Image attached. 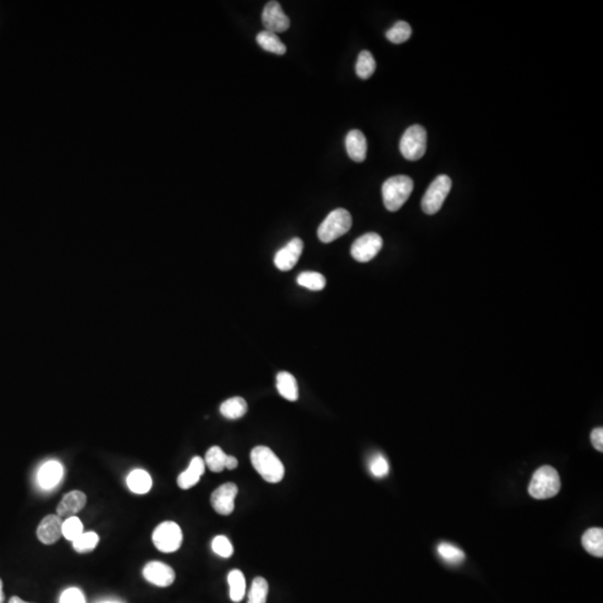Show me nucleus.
<instances>
[{"label":"nucleus","mask_w":603,"mask_h":603,"mask_svg":"<svg viewBox=\"0 0 603 603\" xmlns=\"http://www.w3.org/2000/svg\"><path fill=\"white\" fill-rule=\"evenodd\" d=\"M251 461L253 467L267 483L276 484L284 478V465L268 447H255L251 452Z\"/></svg>","instance_id":"nucleus-1"},{"label":"nucleus","mask_w":603,"mask_h":603,"mask_svg":"<svg viewBox=\"0 0 603 603\" xmlns=\"http://www.w3.org/2000/svg\"><path fill=\"white\" fill-rule=\"evenodd\" d=\"M414 190V181L408 176H394L382 184L383 204L389 211H398Z\"/></svg>","instance_id":"nucleus-2"},{"label":"nucleus","mask_w":603,"mask_h":603,"mask_svg":"<svg viewBox=\"0 0 603 603\" xmlns=\"http://www.w3.org/2000/svg\"><path fill=\"white\" fill-rule=\"evenodd\" d=\"M561 489V478L556 468L542 466L533 475L529 493L536 500H547L556 496Z\"/></svg>","instance_id":"nucleus-3"},{"label":"nucleus","mask_w":603,"mask_h":603,"mask_svg":"<svg viewBox=\"0 0 603 603\" xmlns=\"http://www.w3.org/2000/svg\"><path fill=\"white\" fill-rule=\"evenodd\" d=\"M352 227L351 213L339 208L328 213L317 229V236L322 243H332L346 235Z\"/></svg>","instance_id":"nucleus-4"},{"label":"nucleus","mask_w":603,"mask_h":603,"mask_svg":"<svg viewBox=\"0 0 603 603\" xmlns=\"http://www.w3.org/2000/svg\"><path fill=\"white\" fill-rule=\"evenodd\" d=\"M427 150V131L423 125H411L400 140V152L409 161H417Z\"/></svg>","instance_id":"nucleus-5"},{"label":"nucleus","mask_w":603,"mask_h":603,"mask_svg":"<svg viewBox=\"0 0 603 603\" xmlns=\"http://www.w3.org/2000/svg\"><path fill=\"white\" fill-rule=\"evenodd\" d=\"M452 179L445 175L438 176L432 181L421 201V207L427 215H435L441 209L452 190Z\"/></svg>","instance_id":"nucleus-6"},{"label":"nucleus","mask_w":603,"mask_h":603,"mask_svg":"<svg viewBox=\"0 0 603 603\" xmlns=\"http://www.w3.org/2000/svg\"><path fill=\"white\" fill-rule=\"evenodd\" d=\"M152 541L161 552H176L182 544V531L175 522H163L154 529Z\"/></svg>","instance_id":"nucleus-7"},{"label":"nucleus","mask_w":603,"mask_h":603,"mask_svg":"<svg viewBox=\"0 0 603 603\" xmlns=\"http://www.w3.org/2000/svg\"><path fill=\"white\" fill-rule=\"evenodd\" d=\"M383 240L377 233H368L359 237L351 247L352 257L360 263H368L381 251Z\"/></svg>","instance_id":"nucleus-8"},{"label":"nucleus","mask_w":603,"mask_h":603,"mask_svg":"<svg viewBox=\"0 0 603 603\" xmlns=\"http://www.w3.org/2000/svg\"><path fill=\"white\" fill-rule=\"evenodd\" d=\"M262 21L265 30L275 34L284 33L290 26V18L283 12L278 1H269L266 3V6L264 7Z\"/></svg>","instance_id":"nucleus-9"},{"label":"nucleus","mask_w":603,"mask_h":603,"mask_svg":"<svg viewBox=\"0 0 603 603\" xmlns=\"http://www.w3.org/2000/svg\"><path fill=\"white\" fill-rule=\"evenodd\" d=\"M238 494V487L234 483H226L219 486L211 494V505L218 514L231 515L235 509V498Z\"/></svg>","instance_id":"nucleus-10"},{"label":"nucleus","mask_w":603,"mask_h":603,"mask_svg":"<svg viewBox=\"0 0 603 603\" xmlns=\"http://www.w3.org/2000/svg\"><path fill=\"white\" fill-rule=\"evenodd\" d=\"M304 248V244L299 238H293L283 248L279 249L274 257L275 266L279 271L288 272L295 266Z\"/></svg>","instance_id":"nucleus-11"},{"label":"nucleus","mask_w":603,"mask_h":603,"mask_svg":"<svg viewBox=\"0 0 603 603\" xmlns=\"http://www.w3.org/2000/svg\"><path fill=\"white\" fill-rule=\"evenodd\" d=\"M143 577L152 583L154 586L160 588H167L175 582L176 573L173 569L162 562H150L143 569Z\"/></svg>","instance_id":"nucleus-12"},{"label":"nucleus","mask_w":603,"mask_h":603,"mask_svg":"<svg viewBox=\"0 0 603 603\" xmlns=\"http://www.w3.org/2000/svg\"><path fill=\"white\" fill-rule=\"evenodd\" d=\"M62 518L59 515H47L44 520L39 523L37 529V538L43 544H54L63 536Z\"/></svg>","instance_id":"nucleus-13"},{"label":"nucleus","mask_w":603,"mask_h":603,"mask_svg":"<svg viewBox=\"0 0 603 603\" xmlns=\"http://www.w3.org/2000/svg\"><path fill=\"white\" fill-rule=\"evenodd\" d=\"M62 477L63 466L56 461H46L42 467L39 468L37 474L39 485L45 491H50L56 487Z\"/></svg>","instance_id":"nucleus-14"},{"label":"nucleus","mask_w":603,"mask_h":603,"mask_svg":"<svg viewBox=\"0 0 603 603\" xmlns=\"http://www.w3.org/2000/svg\"><path fill=\"white\" fill-rule=\"evenodd\" d=\"M86 505V495L83 491H72L65 496L57 506V515L59 518H72L82 511Z\"/></svg>","instance_id":"nucleus-15"},{"label":"nucleus","mask_w":603,"mask_h":603,"mask_svg":"<svg viewBox=\"0 0 603 603\" xmlns=\"http://www.w3.org/2000/svg\"><path fill=\"white\" fill-rule=\"evenodd\" d=\"M346 148L349 157L355 162H363L367 158V139L360 130L350 131L346 138Z\"/></svg>","instance_id":"nucleus-16"},{"label":"nucleus","mask_w":603,"mask_h":603,"mask_svg":"<svg viewBox=\"0 0 603 603\" xmlns=\"http://www.w3.org/2000/svg\"><path fill=\"white\" fill-rule=\"evenodd\" d=\"M204 467H206V464H204V459L198 457V456L193 457L191 461H190L189 467L187 468L178 477V485H179V487L181 489H189V488L197 485L199 479L204 475Z\"/></svg>","instance_id":"nucleus-17"},{"label":"nucleus","mask_w":603,"mask_h":603,"mask_svg":"<svg viewBox=\"0 0 603 603\" xmlns=\"http://www.w3.org/2000/svg\"><path fill=\"white\" fill-rule=\"evenodd\" d=\"M276 387L278 394L288 401H296L299 399V385L295 377L286 371H282L276 377Z\"/></svg>","instance_id":"nucleus-18"},{"label":"nucleus","mask_w":603,"mask_h":603,"mask_svg":"<svg viewBox=\"0 0 603 603\" xmlns=\"http://www.w3.org/2000/svg\"><path fill=\"white\" fill-rule=\"evenodd\" d=\"M582 545L591 556H603V529L601 527L589 529L582 536Z\"/></svg>","instance_id":"nucleus-19"},{"label":"nucleus","mask_w":603,"mask_h":603,"mask_svg":"<svg viewBox=\"0 0 603 603\" xmlns=\"http://www.w3.org/2000/svg\"><path fill=\"white\" fill-rule=\"evenodd\" d=\"M127 487L136 494H147L152 487V478L143 469H136L127 478Z\"/></svg>","instance_id":"nucleus-20"},{"label":"nucleus","mask_w":603,"mask_h":603,"mask_svg":"<svg viewBox=\"0 0 603 603\" xmlns=\"http://www.w3.org/2000/svg\"><path fill=\"white\" fill-rule=\"evenodd\" d=\"M248 410V405L242 396H234L222 402L220 405V414L227 419L235 420L244 417Z\"/></svg>","instance_id":"nucleus-21"},{"label":"nucleus","mask_w":603,"mask_h":603,"mask_svg":"<svg viewBox=\"0 0 603 603\" xmlns=\"http://www.w3.org/2000/svg\"><path fill=\"white\" fill-rule=\"evenodd\" d=\"M256 41H257L260 47L269 53L276 54V55H284L286 53V46L282 43L281 39L275 33L264 30L258 34Z\"/></svg>","instance_id":"nucleus-22"},{"label":"nucleus","mask_w":603,"mask_h":603,"mask_svg":"<svg viewBox=\"0 0 603 603\" xmlns=\"http://www.w3.org/2000/svg\"><path fill=\"white\" fill-rule=\"evenodd\" d=\"M228 584H229V595L231 601L240 602L246 593V581L243 572L240 570H233L228 574Z\"/></svg>","instance_id":"nucleus-23"},{"label":"nucleus","mask_w":603,"mask_h":603,"mask_svg":"<svg viewBox=\"0 0 603 603\" xmlns=\"http://www.w3.org/2000/svg\"><path fill=\"white\" fill-rule=\"evenodd\" d=\"M377 63L372 54L369 50H362L359 54L358 62L355 65V72L362 80H368L376 72Z\"/></svg>","instance_id":"nucleus-24"},{"label":"nucleus","mask_w":603,"mask_h":603,"mask_svg":"<svg viewBox=\"0 0 603 603\" xmlns=\"http://www.w3.org/2000/svg\"><path fill=\"white\" fill-rule=\"evenodd\" d=\"M437 552L441 559L444 560L448 564H461V562L466 559L464 551L461 550L458 547L446 543V542H443L438 545Z\"/></svg>","instance_id":"nucleus-25"},{"label":"nucleus","mask_w":603,"mask_h":603,"mask_svg":"<svg viewBox=\"0 0 603 603\" xmlns=\"http://www.w3.org/2000/svg\"><path fill=\"white\" fill-rule=\"evenodd\" d=\"M227 456L220 447L213 446L206 454L204 464L207 465L208 468L213 473H222L226 468Z\"/></svg>","instance_id":"nucleus-26"},{"label":"nucleus","mask_w":603,"mask_h":603,"mask_svg":"<svg viewBox=\"0 0 603 603\" xmlns=\"http://www.w3.org/2000/svg\"><path fill=\"white\" fill-rule=\"evenodd\" d=\"M411 34H412V30H411L410 25L407 21H396V24L388 30L385 36L391 43L402 44L410 39Z\"/></svg>","instance_id":"nucleus-27"},{"label":"nucleus","mask_w":603,"mask_h":603,"mask_svg":"<svg viewBox=\"0 0 603 603\" xmlns=\"http://www.w3.org/2000/svg\"><path fill=\"white\" fill-rule=\"evenodd\" d=\"M297 284L310 290H322L326 285V279L322 274L317 272H304L297 277Z\"/></svg>","instance_id":"nucleus-28"},{"label":"nucleus","mask_w":603,"mask_h":603,"mask_svg":"<svg viewBox=\"0 0 603 603\" xmlns=\"http://www.w3.org/2000/svg\"><path fill=\"white\" fill-rule=\"evenodd\" d=\"M268 595V583L264 578H256L251 584L247 603H266Z\"/></svg>","instance_id":"nucleus-29"},{"label":"nucleus","mask_w":603,"mask_h":603,"mask_svg":"<svg viewBox=\"0 0 603 603\" xmlns=\"http://www.w3.org/2000/svg\"><path fill=\"white\" fill-rule=\"evenodd\" d=\"M98 541L100 538L96 533L86 532L81 534L75 541H73V547L78 553L91 552L98 547Z\"/></svg>","instance_id":"nucleus-30"},{"label":"nucleus","mask_w":603,"mask_h":603,"mask_svg":"<svg viewBox=\"0 0 603 603\" xmlns=\"http://www.w3.org/2000/svg\"><path fill=\"white\" fill-rule=\"evenodd\" d=\"M83 533V524L76 516L66 518L63 522V536L68 541H75Z\"/></svg>","instance_id":"nucleus-31"},{"label":"nucleus","mask_w":603,"mask_h":603,"mask_svg":"<svg viewBox=\"0 0 603 603\" xmlns=\"http://www.w3.org/2000/svg\"><path fill=\"white\" fill-rule=\"evenodd\" d=\"M369 467L371 474L377 478H383V477L387 476L389 474V469H390L387 459L381 454L373 456L372 459L370 461Z\"/></svg>","instance_id":"nucleus-32"},{"label":"nucleus","mask_w":603,"mask_h":603,"mask_svg":"<svg viewBox=\"0 0 603 603\" xmlns=\"http://www.w3.org/2000/svg\"><path fill=\"white\" fill-rule=\"evenodd\" d=\"M211 547H213V552L216 553L217 556L226 558V559L231 558L233 556V553H234L233 544L224 536H218L213 538Z\"/></svg>","instance_id":"nucleus-33"},{"label":"nucleus","mask_w":603,"mask_h":603,"mask_svg":"<svg viewBox=\"0 0 603 603\" xmlns=\"http://www.w3.org/2000/svg\"><path fill=\"white\" fill-rule=\"evenodd\" d=\"M59 603H86V600L80 589L70 588L63 592Z\"/></svg>","instance_id":"nucleus-34"},{"label":"nucleus","mask_w":603,"mask_h":603,"mask_svg":"<svg viewBox=\"0 0 603 603\" xmlns=\"http://www.w3.org/2000/svg\"><path fill=\"white\" fill-rule=\"evenodd\" d=\"M591 441L595 449L600 452H603V429L601 427L593 429V432H591Z\"/></svg>","instance_id":"nucleus-35"},{"label":"nucleus","mask_w":603,"mask_h":603,"mask_svg":"<svg viewBox=\"0 0 603 603\" xmlns=\"http://www.w3.org/2000/svg\"><path fill=\"white\" fill-rule=\"evenodd\" d=\"M238 466V461L234 456H227L226 458V468L229 470L236 469Z\"/></svg>","instance_id":"nucleus-36"},{"label":"nucleus","mask_w":603,"mask_h":603,"mask_svg":"<svg viewBox=\"0 0 603 603\" xmlns=\"http://www.w3.org/2000/svg\"><path fill=\"white\" fill-rule=\"evenodd\" d=\"M8 603H30V602H26V601L21 600V597H12V599H10V600H9Z\"/></svg>","instance_id":"nucleus-37"},{"label":"nucleus","mask_w":603,"mask_h":603,"mask_svg":"<svg viewBox=\"0 0 603 603\" xmlns=\"http://www.w3.org/2000/svg\"><path fill=\"white\" fill-rule=\"evenodd\" d=\"M3 600H5V595H3V583H1V580H0V603H3Z\"/></svg>","instance_id":"nucleus-38"},{"label":"nucleus","mask_w":603,"mask_h":603,"mask_svg":"<svg viewBox=\"0 0 603 603\" xmlns=\"http://www.w3.org/2000/svg\"><path fill=\"white\" fill-rule=\"evenodd\" d=\"M100 603H120V602H116V601H104V602H100Z\"/></svg>","instance_id":"nucleus-39"}]
</instances>
